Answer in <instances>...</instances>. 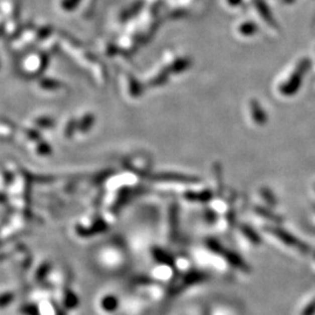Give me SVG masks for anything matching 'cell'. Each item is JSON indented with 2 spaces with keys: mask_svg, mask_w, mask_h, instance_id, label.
Masks as SVG:
<instances>
[{
  "mask_svg": "<svg viewBox=\"0 0 315 315\" xmlns=\"http://www.w3.org/2000/svg\"><path fill=\"white\" fill-rule=\"evenodd\" d=\"M267 230H270L271 233H272V235H274L277 238H279V240L284 242L285 244L301 250V251H303L305 253L308 251V246L303 244L301 241H299L298 238L294 237L289 233H287V231L279 229V228H270V229H267Z\"/></svg>",
  "mask_w": 315,
  "mask_h": 315,
  "instance_id": "1",
  "label": "cell"
},
{
  "mask_svg": "<svg viewBox=\"0 0 315 315\" xmlns=\"http://www.w3.org/2000/svg\"><path fill=\"white\" fill-rule=\"evenodd\" d=\"M301 315H315V299H313L312 301L305 307V309L301 312Z\"/></svg>",
  "mask_w": 315,
  "mask_h": 315,
  "instance_id": "3",
  "label": "cell"
},
{
  "mask_svg": "<svg viewBox=\"0 0 315 315\" xmlns=\"http://www.w3.org/2000/svg\"><path fill=\"white\" fill-rule=\"evenodd\" d=\"M243 233L246 237L249 238L250 241L253 242V244H259L260 243V238L258 235H257L255 231H253L251 228L248 227H243Z\"/></svg>",
  "mask_w": 315,
  "mask_h": 315,
  "instance_id": "2",
  "label": "cell"
}]
</instances>
